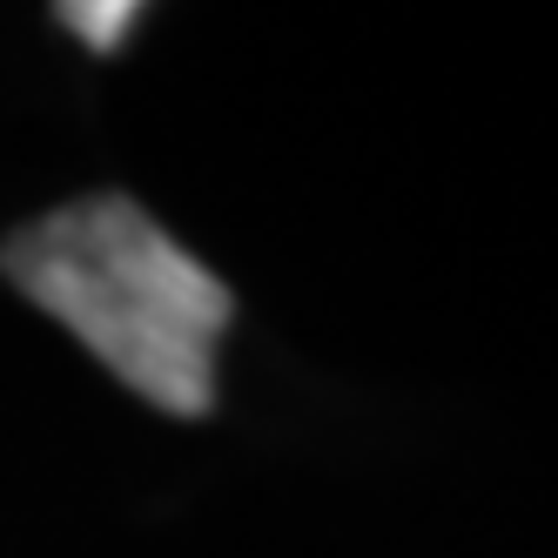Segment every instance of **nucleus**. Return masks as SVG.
I'll list each match as a JSON object with an SVG mask.
<instances>
[{"instance_id":"nucleus-1","label":"nucleus","mask_w":558,"mask_h":558,"mask_svg":"<svg viewBox=\"0 0 558 558\" xmlns=\"http://www.w3.org/2000/svg\"><path fill=\"white\" fill-rule=\"evenodd\" d=\"M0 276L74 343H88L142 404L209 417L235 296L135 195L101 189L14 229L0 243Z\"/></svg>"},{"instance_id":"nucleus-2","label":"nucleus","mask_w":558,"mask_h":558,"mask_svg":"<svg viewBox=\"0 0 558 558\" xmlns=\"http://www.w3.org/2000/svg\"><path fill=\"white\" fill-rule=\"evenodd\" d=\"M135 21H142L135 0H74V8H61V27L74 34V41H88L95 54H114L129 41Z\"/></svg>"}]
</instances>
